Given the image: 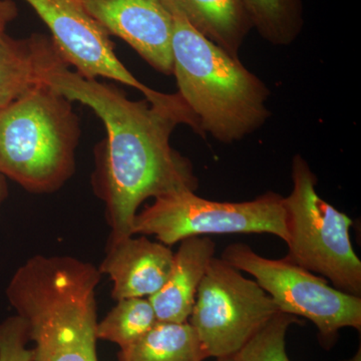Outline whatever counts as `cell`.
<instances>
[{
    "mask_svg": "<svg viewBox=\"0 0 361 361\" xmlns=\"http://www.w3.org/2000/svg\"><path fill=\"white\" fill-rule=\"evenodd\" d=\"M221 258L255 278L278 311L312 322L324 346L334 344L342 329L360 331L361 297L330 286L326 279L289 259L263 257L243 243L228 246Z\"/></svg>",
    "mask_w": 361,
    "mask_h": 361,
    "instance_id": "obj_7",
    "label": "cell"
},
{
    "mask_svg": "<svg viewBox=\"0 0 361 361\" xmlns=\"http://www.w3.org/2000/svg\"><path fill=\"white\" fill-rule=\"evenodd\" d=\"M343 361H361V346H360L357 353H356L355 355L353 356V357L349 358L348 360Z\"/></svg>",
    "mask_w": 361,
    "mask_h": 361,
    "instance_id": "obj_22",
    "label": "cell"
},
{
    "mask_svg": "<svg viewBox=\"0 0 361 361\" xmlns=\"http://www.w3.org/2000/svg\"><path fill=\"white\" fill-rule=\"evenodd\" d=\"M7 196H8V187H7L6 178L0 174V211Z\"/></svg>",
    "mask_w": 361,
    "mask_h": 361,
    "instance_id": "obj_21",
    "label": "cell"
},
{
    "mask_svg": "<svg viewBox=\"0 0 361 361\" xmlns=\"http://www.w3.org/2000/svg\"><path fill=\"white\" fill-rule=\"evenodd\" d=\"M195 30L234 58L253 28L243 0H164Z\"/></svg>",
    "mask_w": 361,
    "mask_h": 361,
    "instance_id": "obj_13",
    "label": "cell"
},
{
    "mask_svg": "<svg viewBox=\"0 0 361 361\" xmlns=\"http://www.w3.org/2000/svg\"><path fill=\"white\" fill-rule=\"evenodd\" d=\"M300 323L299 317L278 311L233 358L235 361H291L286 351V334L291 325Z\"/></svg>",
    "mask_w": 361,
    "mask_h": 361,
    "instance_id": "obj_18",
    "label": "cell"
},
{
    "mask_svg": "<svg viewBox=\"0 0 361 361\" xmlns=\"http://www.w3.org/2000/svg\"><path fill=\"white\" fill-rule=\"evenodd\" d=\"M292 190L283 198L288 255L338 290L361 297V261L350 239L353 220L316 191L317 178L303 157L292 160Z\"/></svg>",
    "mask_w": 361,
    "mask_h": 361,
    "instance_id": "obj_5",
    "label": "cell"
},
{
    "mask_svg": "<svg viewBox=\"0 0 361 361\" xmlns=\"http://www.w3.org/2000/svg\"><path fill=\"white\" fill-rule=\"evenodd\" d=\"M99 268L71 256L37 255L6 288L27 323L35 361H97L96 288Z\"/></svg>",
    "mask_w": 361,
    "mask_h": 361,
    "instance_id": "obj_2",
    "label": "cell"
},
{
    "mask_svg": "<svg viewBox=\"0 0 361 361\" xmlns=\"http://www.w3.org/2000/svg\"><path fill=\"white\" fill-rule=\"evenodd\" d=\"M51 32L61 58L89 80L110 78L141 92L153 106L183 111L186 104L179 94H161L137 80L116 56L110 35L78 0H25Z\"/></svg>",
    "mask_w": 361,
    "mask_h": 361,
    "instance_id": "obj_9",
    "label": "cell"
},
{
    "mask_svg": "<svg viewBox=\"0 0 361 361\" xmlns=\"http://www.w3.org/2000/svg\"><path fill=\"white\" fill-rule=\"evenodd\" d=\"M217 361H235L233 356L231 357L218 358Z\"/></svg>",
    "mask_w": 361,
    "mask_h": 361,
    "instance_id": "obj_23",
    "label": "cell"
},
{
    "mask_svg": "<svg viewBox=\"0 0 361 361\" xmlns=\"http://www.w3.org/2000/svg\"><path fill=\"white\" fill-rule=\"evenodd\" d=\"M167 4L173 14V75L178 94L197 118L201 135L224 144L240 141L264 125L270 90L239 59L204 37Z\"/></svg>",
    "mask_w": 361,
    "mask_h": 361,
    "instance_id": "obj_3",
    "label": "cell"
},
{
    "mask_svg": "<svg viewBox=\"0 0 361 361\" xmlns=\"http://www.w3.org/2000/svg\"><path fill=\"white\" fill-rule=\"evenodd\" d=\"M80 127L71 102L40 82L0 109V174L32 193H51L75 170Z\"/></svg>",
    "mask_w": 361,
    "mask_h": 361,
    "instance_id": "obj_4",
    "label": "cell"
},
{
    "mask_svg": "<svg viewBox=\"0 0 361 361\" xmlns=\"http://www.w3.org/2000/svg\"><path fill=\"white\" fill-rule=\"evenodd\" d=\"M49 40L40 35L25 39L0 35V109L42 82L39 66Z\"/></svg>",
    "mask_w": 361,
    "mask_h": 361,
    "instance_id": "obj_14",
    "label": "cell"
},
{
    "mask_svg": "<svg viewBox=\"0 0 361 361\" xmlns=\"http://www.w3.org/2000/svg\"><path fill=\"white\" fill-rule=\"evenodd\" d=\"M215 252L216 244L208 236L180 242L167 281L149 297L159 322H189L197 291Z\"/></svg>",
    "mask_w": 361,
    "mask_h": 361,
    "instance_id": "obj_12",
    "label": "cell"
},
{
    "mask_svg": "<svg viewBox=\"0 0 361 361\" xmlns=\"http://www.w3.org/2000/svg\"><path fill=\"white\" fill-rule=\"evenodd\" d=\"M253 28L277 47L291 44L302 32V0H243Z\"/></svg>",
    "mask_w": 361,
    "mask_h": 361,
    "instance_id": "obj_16",
    "label": "cell"
},
{
    "mask_svg": "<svg viewBox=\"0 0 361 361\" xmlns=\"http://www.w3.org/2000/svg\"><path fill=\"white\" fill-rule=\"evenodd\" d=\"M18 9L13 0H0V35L6 33V26L16 20Z\"/></svg>",
    "mask_w": 361,
    "mask_h": 361,
    "instance_id": "obj_20",
    "label": "cell"
},
{
    "mask_svg": "<svg viewBox=\"0 0 361 361\" xmlns=\"http://www.w3.org/2000/svg\"><path fill=\"white\" fill-rule=\"evenodd\" d=\"M133 233L153 235L167 246L207 235L265 233L288 239L283 197L274 192L238 203L208 200L196 192L170 195L137 214Z\"/></svg>",
    "mask_w": 361,
    "mask_h": 361,
    "instance_id": "obj_6",
    "label": "cell"
},
{
    "mask_svg": "<svg viewBox=\"0 0 361 361\" xmlns=\"http://www.w3.org/2000/svg\"><path fill=\"white\" fill-rule=\"evenodd\" d=\"M214 257L197 291L189 322L208 357H231L278 312L254 280Z\"/></svg>",
    "mask_w": 361,
    "mask_h": 361,
    "instance_id": "obj_8",
    "label": "cell"
},
{
    "mask_svg": "<svg viewBox=\"0 0 361 361\" xmlns=\"http://www.w3.org/2000/svg\"><path fill=\"white\" fill-rule=\"evenodd\" d=\"M174 252L146 236L110 241L106 257L99 266L101 274L113 282L111 297L116 301L132 297H151L167 281Z\"/></svg>",
    "mask_w": 361,
    "mask_h": 361,
    "instance_id": "obj_11",
    "label": "cell"
},
{
    "mask_svg": "<svg viewBox=\"0 0 361 361\" xmlns=\"http://www.w3.org/2000/svg\"><path fill=\"white\" fill-rule=\"evenodd\" d=\"M39 80L71 102L92 109L104 123L106 144L99 169V194L106 204L110 241L134 236L140 206L182 192H196L199 183L189 159L172 148L180 123L201 135L193 116L132 101L114 85L71 71L51 42L42 56Z\"/></svg>",
    "mask_w": 361,
    "mask_h": 361,
    "instance_id": "obj_1",
    "label": "cell"
},
{
    "mask_svg": "<svg viewBox=\"0 0 361 361\" xmlns=\"http://www.w3.org/2000/svg\"><path fill=\"white\" fill-rule=\"evenodd\" d=\"M30 341L27 323L20 315L0 322V361H35V351L26 348Z\"/></svg>",
    "mask_w": 361,
    "mask_h": 361,
    "instance_id": "obj_19",
    "label": "cell"
},
{
    "mask_svg": "<svg viewBox=\"0 0 361 361\" xmlns=\"http://www.w3.org/2000/svg\"><path fill=\"white\" fill-rule=\"evenodd\" d=\"M109 35L125 40L149 66L173 73L174 20L164 0H78Z\"/></svg>",
    "mask_w": 361,
    "mask_h": 361,
    "instance_id": "obj_10",
    "label": "cell"
},
{
    "mask_svg": "<svg viewBox=\"0 0 361 361\" xmlns=\"http://www.w3.org/2000/svg\"><path fill=\"white\" fill-rule=\"evenodd\" d=\"M148 297H132L116 301L108 315L97 322V338L114 342L121 349L132 345L158 323Z\"/></svg>",
    "mask_w": 361,
    "mask_h": 361,
    "instance_id": "obj_17",
    "label": "cell"
},
{
    "mask_svg": "<svg viewBox=\"0 0 361 361\" xmlns=\"http://www.w3.org/2000/svg\"><path fill=\"white\" fill-rule=\"evenodd\" d=\"M118 361H204L208 358L191 323L158 322L142 338L122 348Z\"/></svg>",
    "mask_w": 361,
    "mask_h": 361,
    "instance_id": "obj_15",
    "label": "cell"
}]
</instances>
